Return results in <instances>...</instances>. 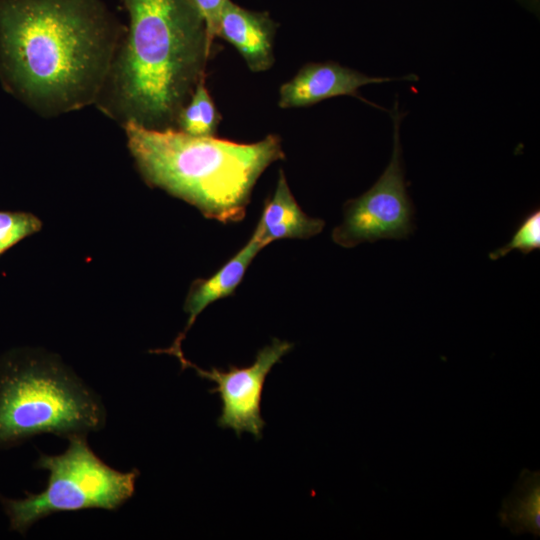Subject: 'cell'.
<instances>
[{
	"label": "cell",
	"mask_w": 540,
	"mask_h": 540,
	"mask_svg": "<svg viewBox=\"0 0 540 540\" xmlns=\"http://www.w3.org/2000/svg\"><path fill=\"white\" fill-rule=\"evenodd\" d=\"M416 74L402 77L370 76L338 62H310L279 89L280 108L307 107L338 96H352L374 108H385L361 96L359 89L370 84L392 81H417Z\"/></svg>",
	"instance_id": "8"
},
{
	"label": "cell",
	"mask_w": 540,
	"mask_h": 540,
	"mask_svg": "<svg viewBox=\"0 0 540 540\" xmlns=\"http://www.w3.org/2000/svg\"><path fill=\"white\" fill-rule=\"evenodd\" d=\"M393 123L391 159L370 189L343 207V222L332 231L333 241L344 248L381 239H406L414 231V206L407 192L400 140L404 117L398 100L390 111Z\"/></svg>",
	"instance_id": "6"
},
{
	"label": "cell",
	"mask_w": 540,
	"mask_h": 540,
	"mask_svg": "<svg viewBox=\"0 0 540 540\" xmlns=\"http://www.w3.org/2000/svg\"><path fill=\"white\" fill-rule=\"evenodd\" d=\"M293 348V344L274 338L270 345L260 349L255 361L248 367L229 366L223 371L212 367L204 370L186 359H178L182 369L193 368L199 377L217 384L210 393H218L222 402L217 424L233 429L240 437L243 432L262 438L265 421L261 416V400L265 379L272 367Z\"/></svg>",
	"instance_id": "7"
},
{
	"label": "cell",
	"mask_w": 540,
	"mask_h": 540,
	"mask_svg": "<svg viewBox=\"0 0 540 540\" xmlns=\"http://www.w3.org/2000/svg\"><path fill=\"white\" fill-rule=\"evenodd\" d=\"M262 248L264 246L251 236L248 242L213 276L207 279L195 280L190 287L184 304V310L188 314V321L184 330L176 337L169 348L153 352L173 355L177 359L184 356L181 344L196 318L213 302L234 293L250 263Z\"/></svg>",
	"instance_id": "10"
},
{
	"label": "cell",
	"mask_w": 540,
	"mask_h": 540,
	"mask_svg": "<svg viewBox=\"0 0 540 540\" xmlns=\"http://www.w3.org/2000/svg\"><path fill=\"white\" fill-rule=\"evenodd\" d=\"M501 524L514 534L540 535V477L524 470L499 512Z\"/></svg>",
	"instance_id": "12"
},
{
	"label": "cell",
	"mask_w": 540,
	"mask_h": 540,
	"mask_svg": "<svg viewBox=\"0 0 540 540\" xmlns=\"http://www.w3.org/2000/svg\"><path fill=\"white\" fill-rule=\"evenodd\" d=\"M143 179L221 223L241 221L254 185L273 162L285 158L281 140L269 134L250 144L178 129L123 126Z\"/></svg>",
	"instance_id": "3"
},
{
	"label": "cell",
	"mask_w": 540,
	"mask_h": 540,
	"mask_svg": "<svg viewBox=\"0 0 540 540\" xmlns=\"http://www.w3.org/2000/svg\"><path fill=\"white\" fill-rule=\"evenodd\" d=\"M220 119L221 116L203 78L181 110L176 129L192 136H215Z\"/></svg>",
	"instance_id": "13"
},
{
	"label": "cell",
	"mask_w": 540,
	"mask_h": 540,
	"mask_svg": "<svg viewBox=\"0 0 540 540\" xmlns=\"http://www.w3.org/2000/svg\"><path fill=\"white\" fill-rule=\"evenodd\" d=\"M200 12L211 44L217 37V28L222 9L227 0H192Z\"/></svg>",
	"instance_id": "16"
},
{
	"label": "cell",
	"mask_w": 540,
	"mask_h": 540,
	"mask_svg": "<svg viewBox=\"0 0 540 540\" xmlns=\"http://www.w3.org/2000/svg\"><path fill=\"white\" fill-rule=\"evenodd\" d=\"M540 248V210L528 213L516 228L512 239L504 246L489 253L491 260L506 256L514 249L524 255Z\"/></svg>",
	"instance_id": "14"
},
{
	"label": "cell",
	"mask_w": 540,
	"mask_h": 540,
	"mask_svg": "<svg viewBox=\"0 0 540 540\" xmlns=\"http://www.w3.org/2000/svg\"><path fill=\"white\" fill-rule=\"evenodd\" d=\"M276 24L266 12L244 9L231 0L225 3L217 36L232 44L252 72H263L274 63Z\"/></svg>",
	"instance_id": "9"
},
{
	"label": "cell",
	"mask_w": 540,
	"mask_h": 540,
	"mask_svg": "<svg viewBox=\"0 0 540 540\" xmlns=\"http://www.w3.org/2000/svg\"><path fill=\"white\" fill-rule=\"evenodd\" d=\"M520 2H522L523 4H527V7L530 8V9H535V3L537 2L536 0H519Z\"/></svg>",
	"instance_id": "17"
},
{
	"label": "cell",
	"mask_w": 540,
	"mask_h": 540,
	"mask_svg": "<svg viewBox=\"0 0 540 540\" xmlns=\"http://www.w3.org/2000/svg\"><path fill=\"white\" fill-rule=\"evenodd\" d=\"M40 228L41 221L33 214L0 211V255Z\"/></svg>",
	"instance_id": "15"
},
{
	"label": "cell",
	"mask_w": 540,
	"mask_h": 540,
	"mask_svg": "<svg viewBox=\"0 0 540 540\" xmlns=\"http://www.w3.org/2000/svg\"><path fill=\"white\" fill-rule=\"evenodd\" d=\"M324 226V220L310 217L302 211L281 169L275 191L266 201L252 236L265 247L279 239L311 238Z\"/></svg>",
	"instance_id": "11"
},
{
	"label": "cell",
	"mask_w": 540,
	"mask_h": 540,
	"mask_svg": "<svg viewBox=\"0 0 540 540\" xmlns=\"http://www.w3.org/2000/svg\"><path fill=\"white\" fill-rule=\"evenodd\" d=\"M124 25L104 0H0V79L43 117L95 105Z\"/></svg>",
	"instance_id": "1"
},
{
	"label": "cell",
	"mask_w": 540,
	"mask_h": 540,
	"mask_svg": "<svg viewBox=\"0 0 540 540\" xmlns=\"http://www.w3.org/2000/svg\"><path fill=\"white\" fill-rule=\"evenodd\" d=\"M128 17L95 106L122 127L176 129L213 52L192 0H118Z\"/></svg>",
	"instance_id": "2"
},
{
	"label": "cell",
	"mask_w": 540,
	"mask_h": 540,
	"mask_svg": "<svg viewBox=\"0 0 540 540\" xmlns=\"http://www.w3.org/2000/svg\"><path fill=\"white\" fill-rule=\"evenodd\" d=\"M104 424L99 397L59 360L22 350L0 358V450L40 434L86 435Z\"/></svg>",
	"instance_id": "4"
},
{
	"label": "cell",
	"mask_w": 540,
	"mask_h": 540,
	"mask_svg": "<svg viewBox=\"0 0 540 540\" xmlns=\"http://www.w3.org/2000/svg\"><path fill=\"white\" fill-rule=\"evenodd\" d=\"M67 449L59 455L41 454L35 468L48 472L45 489L26 492L23 499L0 496L10 528L25 535L39 520L59 512L98 508L117 510L135 493L137 469L122 472L103 462L89 447L86 435L67 438Z\"/></svg>",
	"instance_id": "5"
}]
</instances>
